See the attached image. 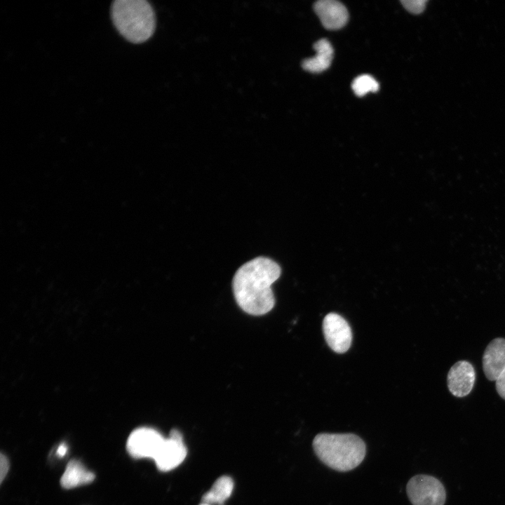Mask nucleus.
I'll return each mask as SVG.
<instances>
[{
    "label": "nucleus",
    "instance_id": "obj_8",
    "mask_svg": "<svg viewBox=\"0 0 505 505\" xmlns=\"http://www.w3.org/2000/svg\"><path fill=\"white\" fill-rule=\"evenodd\" d=\"M476 380L473 366L467 361H459L450 369L447 384L450 393L456 397H464L473 389Z\"/></svg>",
    "mask_w": 505,
    "mask_h": 505
},
{
    "label": "nucleus",
    "instance_id": "obj_13",
    "mask_svg": "<svg viewBox=\"0 0 505 505\" xmlns=\"http://www.w3.org/2000/svg\"><path fill=\"white\" fill-rule=\"evenodd\" d=\"M234 489V481L229 476H223L218 478L202 497L203 503L223 504L231 494Z\"/></svg>",
    "mask_w": 505,
    "mask_h": 505
},
{
    "label": "nucleus",
    "instance_id": "obj_1",
    "mask_svg": "<svg viewBox=\"0 0 505 505\" xmlns=\"http://www.w3.org/2000/svg\"><path fill=\"white\" fill-rule=\"evenodd\" d=\"M281 273L280 266L265 257H255L239 267L233 278L232 288L240 308L253 316L269 312L275 304L271 285Z\"/></svg>",
    "mask_w": 505,
    "mask_h": 505
},
{
    "label": "nucleus",
    "instance_id": "obj_2",
    "mask_svg": "<svg viewBox=\"0 0 505 505\" xmlns=\"http://www.w3.org/2000/svg\"><path fill=\"white\" fill-rule=\"evenodd\" d=\"M314 450L328 467L338 471L355 469L365 456V444L353 433H319L313 440Z\"/></svg>",
    "mask_w": 505,
    "mask_h": 505
},
{
    "label": "nucleus",
    "instance_id": "obj_15",
    "mask_svg": "<svg viewBox=\"0 0 505 505\" xmlns=\"http://www.w3.org/2000/svg\"><path fill=\"white\" fill-rule=\"evenodd\" d=\"M400 2L409 12L418 14L424 11L426 1L425 0H403Z\"/></svg>",
    "mask_w": 505,
    "mask_h": 505
},
{
    "label": "nucleus",
    "instance_id": "obj_18",
    "mask_svg": "<svg viewBox=\"0 0 505 505\" xmlns=\"http://www.w3.org/2000/svg\"><path fill=\"white\" fill-rule=\"evenodd\" d=\"M67 451V447L65 444H61L58 447L57 450V454L59 457H63Z\"/></svg>",
    "mask_w": 505,
    "mask_h": 505
},
{
    "label": "nucleus",
    "instance_id": "obj_11",
    "mask_svg": "<svg viewBox=\"0 0 505 505\" xmlns=\"http://www.w3.org/2000/svg\"><path fill=\"white\" fill-rule=\"evenodd\" d=\"M316 55L302 62V68L308 72L319 73L327 69L331 65L333 58V48L325 39H321L314 44Z\"/></svg>",
    "mask_w": 505,
    "mask_h": 505
},
{
    "label": "nucleus",
    "instance_id": "obj_10",
    "mask_svg": "<svg viewBox=\"0 0 505 505\" xmlns=\"http://www.w3.org/2000/svg\"><path fill=\"white\" fill-rule=\"evenodd\" d=\"M483 369L490 381H495L505 369V339L497 337L488 344L483 356Z\"/></svg>",
    "mask_w": 505,
    "mask_h": 505
},
{
    "label": "nucleus",
    "instance_id": "obj_16",
    "mask_svg": "<svg viewBox=\"0 0 505 505\" xmlns=\"http://www.w3.org/2000/svg\"><path fill=\"white\" fill-rule=\"evenodd\" d=\"M495 386L498 394L505 400V369L495 380Z\"/></svg>",
    "mask_w": 505,
    "mask_h": 505
},
{
    "label": "nucleus",
    "instance_id": "obj_17",
    "mask_svg": "<svg viewBox=\"0 0 505 505\" xmlns=\"http://www.w3.org/2000/svg\"><path fill=\"white\" fill-rule=\"evenodd\" d=\"M9 469L8 459L4 454L0 455V481L3 482Z\"/></svg>",
    "mask_w": 505,
    "mask_h": 505
},
{
    "label": "nucleus",
    "instance_id": "obj_7",
    "mask_svg": "<svg viewBox=\"0 0 505 505\" xmlns=\"http://www.w3.org/2000/svg\"><path fill=\"white\" fill-rule=\"evenodd\" d=\"M323 330L328 346L334 351L342 354L350 347L351 330L346 321L340 315L329 313L323 322Z\"/></svg>",
    "mask_w": 505,
    "mask_h": 505
},
{
    "label": "nucleus",
    "instance_id": "obj_3",
    "mask_svg": "<svg viewBox=\"0 0 505 505\" xmlns=\"http://www.w3.org/2000/svg\"><path fill=\"white\" fill-rule=\"evenodd\" d=\"M111 14L116 29L131 43H143L155 31V13L145 0H116L112 5Z\"/></svg>",
    "mask_w": 505,
    "mask_h": 505
},
{
    "label": "nucleus",
    "instance_id": "obj_5",
    "mask_svg": "<svg viewBox=\"0 0 505 505\" xmlns=\"http://www.w3.org/2000/svg\"><path fill=\"white\" fill-rule=\"evenodd\" d=\"M165 438L156 430L141 427L129 435L126 450L133 458H152L155 457Z\"/></svg>",
    "mask_w": 505,
    "mask_h": 505
},
{
    "label": "nucleus",
    "instance_id": "obj_19",
    "mask_svg": "<svg viewBox=\"0 0 505 505\" xmlns=\"http://www.w3.org/2000/svg\"><path fill=\"white\" fill-rule=\"evenodd\" d=\"M200 505H210V504L203 503V504H200Z\"/></svg>",
    "mask_w": 505,
    "mask_h": 505
},
{
    "label": "nucleus",
    "instance_id": "obj_6",
    "mask_svg": "<svg viewBox=\"0 0 505 505\" xmlns=\"http://www.w3.org/2000/svg\"><path fill=\"white\" fill-rule=\"evenodd\" d=\"M187 453L181 433L174 429L163 440L154 459L159 470L168 471L179 466Z\"/></svg>",
    "mask_w": 505,
    "mask_h": 505
},
{
    "label": "nucleus",
    "instance_id": "obj_12",
    "mask_svg": "<svg viewBox=\"0 0 505 505\" xmlns=\"http://www.w3.org/2000/svg\"><path fill=\"white\" fill-rule=\"evenodd\" d=\"M94 479L93 472L88 471L79 461L72 459L67 464L60 484L64 488L70 489L90 483Z\"/></svg>",
    "mask_w": 505,
    "mask_h": 505
},
{
    "label": "nucleus",
    "instance_id": "obj_9",
    "mask_svg": "<svg viewBox=\"0 0 505 505\" xmlns=\"http://www.w3.org/2000/svg\"><path fill=\"white\" fill-rule=\"evenodd\" d=\"M314 9L326 29L332 30L340 29L348 21L347 9L338 1L319 0L314 4Z\"/></svg>",
    "mask_w": 505,
    "mask_h": 505
},
{
    "label": "nucleus",
    "instance_id": "obj_4",
    "mask_svg": "<svg viewBox=\"0 0 505 505\" xmlns=\"http://www.w3.org/2000/svg\"><path fill=\"white\" fill-rule=\"evenodd\" d=\"M406 492L413 505H443L446 492L442 483L433 476L417 475L412 477Z\"/></svg>",
    "mask_w": 505,
    "mask_h": 505
},
{
    "label": "nucleus",
    "instance_id": "obj_14",
    "mask_svg": "<svg viewBox=\"0 0 505 505\" xmlns=\"http://www.w3.org/2000/svg\"><path fill=\"white\" fill-rule=\"evenodd\" d=\"M351 87L354 93L361 97L369 92L377 91L379 86L378 82L372 76L362 74L353 81Z\"/></svg>",
    "mask_w": 505,
    "mask_h": 505
}]
</instances>
